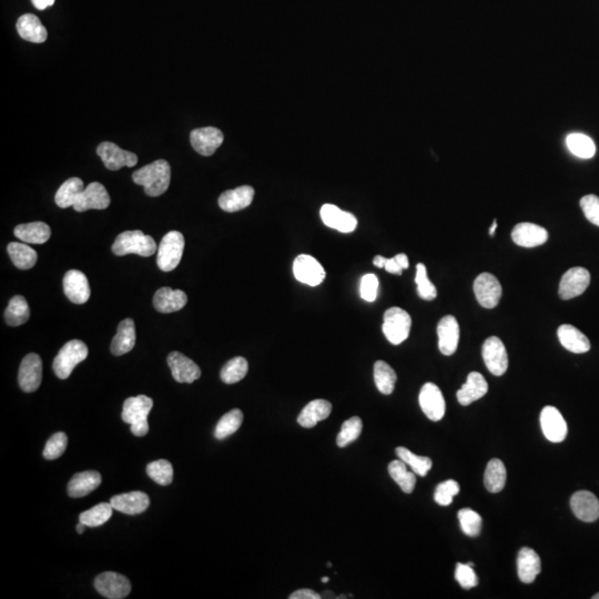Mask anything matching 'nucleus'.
<instances>
[{
	"label": "nucleus",
	"instance_id": "obj_45",
	"mask_svg": "<svg viewBox=\"0 0 599 599\" xmlns=\"http://www.w3.org/2000/svg\"><path fill=\"white\" fill-rule=\"evenodd\" d=\"M243 413L239 409L233 410L228 412L227 414H224L221 417V420L219 421L214 431V437L217 439H224L233 435V433L238 431L240 426L242 425Z\"/></svg>",
	"mask_w": 599,
	"mask_h": 599
},
{
	"label": "nucleus",
	"instance_id": "obj_60",
	"mask_svg": "<svg viewBox=\"0 0 599 599\" xmlns=\"http://www.w3.org/2000/svg\"><path fill=\"white\" fill-rule=\"evenodd\" d=\"M328 582H329V577L322 578V583H328Z\"/></svg>",
	"mask_w": 599,
	"mask_h": 599
},
{
	"label": "nucleus",
	"instance_id": "obj_62",
	"mask_svg": "<svg viewBox=\"0 0 599 599\" xmlns=\"http://www.w3.org/2000/svg\"><path fill=\"white\" fill-rule=\"evenodd\" d=\"M467 564H469V565H470V566L474 567V564H473V563H467Z\"/></svg>",
	"mask_w": 599,
	"mask_h": 599
},
{
	"label": "nucleus",
	"instance_id": "obj_10",
	"mask_svg": "<svg viewBox=\"0 0 599 599\" xmlns=\"http://www.w3.org/2000/svg\"><path fill=\"white\" fill-rule=\"evenodd\" d=\"M97 153L105 163L106 168L117 171L124 167H135L138 163V157L133 152L126 151L114 142H103L97 148Z\"/></svg>",
	"mask_w": 599,
	"mask_h": 599
},
{
	"label": "nucleus",
	"instance_id": "obj_42",
	"mask_svg": "<svg viewBox=\"0 0 599 599\" xmlns=\"http://www.w3.org/2000/svg\"><path fill=\"white\" fill-rule=\"evenodd\" d=\"M112 509L110 503H100L88 511L83 512L79 516V522L88 528H98L108 522L112 516Z\"/></svg>",
	"mask_w": 599,
	"mask_h": 599
},
{
	"label": "nucleus",
	"instance_id": "obj_11",
	"mask_svg": "<svg viewBox=\"0 0 599 599\" xmlns=\"http://www.w3.org/2000/svg\"><path fill=\"white\" fill-rule=\"evenodd\" d=\"M482 355L489 372L496 376L505 374L508 369L507 351L500 339L491 337L484 342Z\"/></svg>",
	"mask_w": 599,
	"mask_h": 599
},
{
	"label": "nucleus",
	"instance_id": "obj_27",
	"mask_svg": "<svg viewBox=\"0 0 599 599\" xmlns=\"http://www.w3.org/2000/svg\"><path fill=\"white\" fill-rule=\"evenodd\" d=\"M489 392V384L480 373L471 372L467 376L466 383L457 391V400L463 406L470 405L473 402L483 398Z\"/></svg>",
	"mask_w": 599,
	"mask_h": 599
},
{
	"label": "nucleus",
	"instance_id": "obj_23",
	"mask_svg": "<svg viewBox=\"0 0 599 599\" xmlns=\"http://www.w3.org/2000/svg\"><path fill=\"white\" fill-rule=\"evenodd\" d=\"M571 507L575 516L585 523H593L599 517V500L589 491H580L571 498Z\"/></svg>",
	"mask_w": 599,
	"mask_h": 599
},
{
	"label": "nucleus",
	"instance_id": "obj_26",
	"mask_svg": "<svg viewBox=\"0 0 599 599\" xmlns=\"http://www.w3.org/2000/svg\"><path fill=\"white\" fill-rule=\"evenodd\" d=\"M253 198L254 189L250 185H241L223 192L219 198V205L226 212H237L251 205Z\"/></svg>",
	"mask_w": 599,
	"mask_h": 599
},
{
	"label": "nucleus",
	"instance_id": "obj_46",
	"mask_svg": "<svg viewBox=\"0 0 599 599\" xmlns=\"http://www.w3.org/2000/svg\"><path fill=\"white\" fill-rule=\"evenodd\" d=\"M146 474L161 486H168L174 480V467L167 459H158L146 465Z\"/></svg>",
	"mask_w": 599,
	"mask_h": 599
},
{
	"label": "nucleus",
	"instance_id": "obj_53",
	"mask_svg": "<svg viewBox=\"0 0 599 599\" xmlns=\"http://www.w3.org/2000/svg\"><path fill=\"white\" fill-rule=\"evenodd\" d=\"M455 580L464 589H473L478 584V575L469 564H456Z\"/></svg>",
	"mask_w": 599,
	"mask_h": 599
},
{
	"label": "nucleus",
	"instance_id": "obj_52",
	"mask_svg": "<svg viewBox=\"0 0 599 599\" xmlns=\"http://www.w3.org/2000/svg\"><path fill=\"white\" fill-rule=\"evenodd\" d=\"M459 485L456 480H448L439 484L434 493V500L441 506H448L453 503L454 496L459 493Z\"/></svg>",
	"mask_w": 599,
	"mask_h": 599
},
{
	"label": "nucleus",
	"instance_id": "obj_49",
	"mask_svg": "<svg viewBox=\"0 0 599 599\" xmlns=\"http://www.w3.org/2000/svg\"><path fill=\"white\" fill-rule=\"evenodd\" d=\"M415 282L417 285V294L423 300L431 301L437 296V287L430 281L428 276V270L425 265L419 263L416 265V276Z\"/></svg>",
	"mask_w": 599,
	"mask_h": 599
},
{
	"label": "nucleus",
	"instance_id": "obj_36",
	"mask_svg": "<svg viewBox=\"0 0 599 599\" xmlns=\"http://www.w3.org/2000/svg\"><path fill=\"white\" fill-rule=\"evenodd\" d=\"M11 261L20 270H29L36 264L38 254L24 243L11 242L7 246Z\"/></svg>",
	"mask_w": 599,
	"mask_h": 599
},
{
	"label": "nucleus",
	"instance_id": "obj_12",
	"mask_svg": "<svg viewBox=\"0 0 599 599\" xmlns=\"http://www.w3.org/2000/svg\"><path fill=\"white\" fill-rule=\"evenodd\" d=\"M589 283L591 273L587 269L582 267L569 269L562 278L558 293L563 300H571L583 294L587 290Z\"/></svg>",
	"mask_w": 599,
	"mask_h": 599
},
{
	"label": "nucleus",
	"instance_id": "obj_9",
	"mask_svg": "<svg viewBox=\"0 0 599 599\" xmlns=\"http://www.w3.org/2000/svg\"><path fill=\"white\" fill-rule=\"evenodd\" d=\"M293 273L298 281L310 287L320 285L326 276V270L318 260L307 254H301L294 260Z\"/></svg>",
	"mask_w": 599,
	"mask_h": 599
},
{
	"label": "nucleus",
	"instance_id": "obj_30",
	"mask_svg": "<svg viewBox=\"0 0 599 599\" xmlns=\"http://www.w3.org/2000/svg\"><path fill=\"white\" fill-rule=\"evenodd\" d=\"M101 475L96 471L77 473L70 480L67 491L72 498L87 496L101 484Z\"/></svg>",
	"mask_w": 599,
	"mask_h": 599
},
{
	"label": "nucleus",
	"instance_id": "obj_58",
	"mask_svg": "<svg viewBox=\"0 0 599 599\" xmlns=\"http://www.w3.org/2000/svg\"><path fill=\"white\" fill-rule=\"evenodd\" d=\"M85 528H86V525L83 524V523L79 522V524L77 525V532L79 534H83L85 532Z\"/></svg>",
	"mask_w": 599,
	"mask_h": 599
},
{
	"label": "nucleus",
	"instance_id": "obj_56",
	"mask_svg": "<svg viewBox=\"0 0 599 599\" xmlns=\"http://www.w3.org/2000/svg\"><path fill=\"white\" fill-rule=\"evenodd\" d=\"M290 599H320L322 598L321 595H319L318 593H315L312 589H298V591H294L292 594L289 596Z\"/></svg>",
	"mask_w": 599,
	"mask_h": 599
},
{
	"label": "nucleus",
	"instance_id": "obj_7",
	"mask_svg": "<svg viewBox=\"0 0 599 599\" xmlns=\"http://www.w3.org/2000/svg\"><path fill=\"white\" fill-rule=\"evenodd\" d=\"M474 293L478 303L485 309H494L502 298V285L496 276L489 272L480 274L474 281Z\"/></svg>",
	"mask_w": 599,
	"mask_h": 599
},
{
	"label": "nucleus",
	"instance_id": "obj_47",
	"mask_svg": "<svg viewBox=\"0 0 599 599\" xmlns=\"http://www.w3.org/2000/svg\"><path fill=\"white\" fill-rule=\"evenodd\" d=\"M363 430V423L357 416L351 417L343 423L341 432L337 434V444L339 448H346L354 441H357Z\"/></svg>",
	"mask_w": 599,
	"mask_h": 599
},
{
	"label": "nucleus",
	"instance_id": "obj_41",
	"mask_svg": "<svg viewBox=\"0 0 599 599\" xmlns=\"http://www.w3.org/2000/svg\"><path fill=\"white\" fill-rule=\"evenodd\" d=\"M567 148L573 155L580 159H591L596 153V146L589 135L572 133L566 139Z\"/></svg>",
	"mask_w": 599,
	"mask_h": 599
},
{
	"label": "nucleus",
	"instance_id": "obj_34",
	"mask_svg": "<svg viewBox=\"0 0 599 599\" xmlns=\"http://www.w3.org/2000/svg\"><path fill=\"white\" fill-rule=\"evenodd\" d=\"M16 238L22 242L31 244H42L49 240L51 230L44 222H31V223L19 224L15 228Z\"/></svg>",
	"mask_w": 599,
	"mask_h": 599
},
{
	"label": "nucleus",
	"instance_id": "obj_44",
	"mask_svg": "<svg viewBox=\"0 0 599 599\" xmlns=\"http://www.w3.org/2000/svg\"><path fill=\"white\" fill-rule=\"evenodd\" d=\"M248 364L244 357H237L228 361L220 372V378L226 384L240 382L248 374Z\"/></svg>",
	"mask_w": 599,
	"mask_h": 599
},
{
	"label": "nucleus",
	"instance_id": "obj_17",
	"mask_svg": "<svg viewBox=\"0 0 599 599\" xmlns=\"http://www.w3.org/2000/svg\"><path fill=\"white\" fill-rule=\"evenodd\" d=\"M190 142L199 155L209 157L221 146L223 142V133L217 128H198L190 133Z\"/></svg>",
	"mask_w": 599,
	"mask_h": 599
},
{
	"label": "nucleus",
	"instance_id": "obj_43",
	"mask_svg": "<svg viewBox=\"0 0 599 599\" xmlns=\"http://www.w3.org/2000/svg\"><path fill=\"white\" fill-rule=\"evenodd\" d=\"M396 455H398V459H402L406 465H410L412 471H413L416 475L422 476V478L428 475V473L430 472V470L432 469V465H433V462H432V459H430V457H426V456L415 455L414 453H412L411 450H407L406 448H403V446H400V448H396Z\"/></svg>",
	"mask_w": 599,
	"mask_h": 599
},
{
	"label": "nucleus",
	"instance_id": "obj_32",
	"mask_svg": "<svg viewBox=\"0 0 599 599\" xmlns=\"http://www.w3.org/2000/svg\"><path fill=\"white\" fill-rule=\"evenodd\" d=\"M332 412V404L326 400H314L304 406L298 415V423L302 428H314L319 422L324 421L330 416Z\"/></svg>",
	"mask_w": 599,
	"mask_h": 599
},
{
	"label": "nucleus",
	"instance_id": "obj_48",
	"mask_svg": "<svg viewBox=\"0 0 599 599\" xmlns=\"http://www.w3.org/2000/svg\"><path fill=\"white\" fill-rule=\"evenodd\" d=\"M459 521L461 524L462 530L465 535L471 537H476L480 535L483 521L480 514L473 511L471 508H463L459 512Z\"/></svg>",
	"mask_w": 599,
	"mask_h": 599
},
{
	"label": "nucleus",
	"instance_id": "obj_13",
	"mask_svg": "<svg viewBox=\"0 0 599 599\" xmlns=\"http://www.w3.org/2000/svg\"><path fill=\"white\" fill-rule=\"evenodd\" d=\"M421 409L426 416L434 422L442 420L445 415L444 396L441 389L434 383H426L421 389L420 396H419Z\"/></svg>",
	"mask_w": 599,
	"mask_h": 599
},
{
	"label": "nucleus",
	"instance_id": "obj_4",
	"mask_svg": "<svg viewBox=\"0 0 599 599\" xmlns=\"http://www.w3.org/2000/svg\"><path fill=\"white\" fill-rule=\"evenodd\" d=\"M88 357V348L83 341L72 340L61 348L53 360V369L61 380L69 378L72 371Z\"/></svg>",
	"mask_w": 599,
	"mask_h": 599
},
{
	"label": "nucleus",
	"instance_id": "obj_24",
	"mask_svg": "<svg viewBox=\"0 0 599 599\" xmlns=\"http://www.w3.org/2000/svg\"><path fill=\"white\" fill-rule=\"evenodd\" d=\"M110 504L114 509L127 515L144 513L150 505L149 496L144 491H130L126 494L111 497Z\"/></svg>",
	"mask_w": 599,
	"mask_h": 599
},
{
	"label": "nucleus",
	"instance_id": "obj_20",
	"mask_svg": "<svg viewBox=\"0 0 599 599\" xmlns=\"http://www.w3.org/2000/svg\"><path fill=\"white\" fill-rule=\"evenodd\" d=\"M64 291L67 298L76 304L86 303L92 294L87 276L78 270H70L65 274Z\"/></svg>",
	"mask_w": 599,
	"mask_h": 599
},
{
	"label": "nucleus",
	"instance_id": "obj_55",
	"mask_svg": "<svg viewBox=\"0 0 599 599\" xmlns=\"http://www.w3.org/2000/svg\"><path fill=\"white\" fill-rule=\"evenodd\" d=\"M378 279L376 274H365L361 280L360 293L363 300L367 302L376 301L378 296Z\"/></svg>",
	"mask_w": 599,
	"mask_h": 599
},
{
	"label": "nucleus",
	"instance_id": "obj_33",
	"mask_svg": "<svg viewBox=\"0 0 599 599\" xmlns=\"http://www.w3.org/2000/svg\"><path fill=\"white\" fill-rule=\"evenodd\" d=\"M135 346V326L133 319H126L118 326L116 337L111 343V353L120 357L129 353Z\"/></svg>",
	"mask_w": 599,
	"mask_h": 599
},
{
	"label": "nucleus",
	"instance_id": "obj_21",
	"mask_svg": "<svg viewBox=\"0 0 599 599\" xmlns=\"http://www.w3.org/2000/svg\"><path fill=\"white\" fill-rule=\"evenodd\" d=\"M512 239L517 246L523 248H535L547 242L548 233L541 226L523 222L514 227L512 231Z\"/></svg>",
	"mask_w": 599,
	"mask_h": 599
},
{
	"label": "nucleus",
	"instance_id": "obj_50",
	"mask_svg": "<svg viewBox=\"0 0 599 599\" xmlns=\"http://www.w3.org/2000/svg\"><path fill=\"white\" fill-rule=\"evenodd\" d=\"M373 263L378 268H384L389 273L398 274L400 276L403 270L409 268V259L405 253H400L395 255L392 259H387L382 255H376L373 260Z\"/></svg>",
	"mask_w": 599,
	"mask_h": 599
},
{
	"label": "nucleus",
	"instance_id": "obj_19",
	"mask_svg": "<svg viewBox=\"0 0 599 599\" xmlns=\"http://www.w3.org/2000/svg\"><path fill=\"white\" fill-rule=\"evenodd\" d=\"M439 335V348L441 353L446 357L453 355L457 350L459 341V322L453 315H445L437 326Z\"/></svg>",
	"mask_w": 599,
	"mask_h": 599
},
{
	"label": "nucleus",
	"instance_id": "obj_61",
	"mask_svg": "<svg viewBox=\"0 0 599 599\" xmlns=\"http://www.w3.org/2000/svg\"><path fill=\"white\" fill-rule=\"evenodd\" d=\"M593 599H599V593L598 594L594 595V596L591 597Z\"/></svg>",
	"mask_w": 599,
	"mask_h": 599
},
{
	"label": "nucleus",
	"instance_id": "obj_38",
	"mask_svg": "<svg viewBox=\"0 0 599 599\" xmlns=\"http://www.w3.org/2000/svg\"><path fill=\"white\" fill-rule=\"evenodd\" d=\"M389 473L391 478L394 480L395 483L400 486V489L406 493L411 494L412 491H414L415 485H416V476L414 472H410L406 467L405 463L402 459H395L391 462L389 465Z\"/></svg>",
	"mask_w": 599,
	"mask_h": 599
},
{
	"label": "nucleus",
	"instance_id": "obj_40",
	"mask_svg": "<svg viewBox=\"0 0 599 599\" xmlns=\"http://www.w3.org/2000/svg\"><path fill=\"white\" fill-rule=\"evenodd\" d=\"M398 380L396 373L387 362L378 361L374 364V382L378 391L384 395L392 394Z\"/></svg>",
	"mask_w": 599,
	"mask_h": 599
},
{
	"label": "nucleus",
	"instance_id": "obj_54",
	"mask_svg": "<svg viewBox=\"0 0 599 599\" xmlns=\"http://www.w3.org/2000/svg\"><path fill=\"white\" fill-rule=\"evenodd\" d=\"M580 208L591 223L599 227V198L595 194H589L580 200Z\"/></svg>",
	"mask_w": 599,
	"mask_h": 599
},
{
	"label": "nucleus",
	"instance_id": "obj_29",
	"mask_svg": "<svg viewBox=\"0 0 599 599\" xmlns=\"http://www.w3.org/2000/svg\"><path fill=\"white\" fill-rule=\"evenodd\" d=\"M557 335L562 346L573 353H586L591 350V342L587 337L571 324L559 326Z\"/></svg>",
	"mask_w": 599,
	"mask_h": 599
},
{
	"label": "nucleus",
	"instance_id": "obj_57",
	"mask_svg": "<svg viewBox=\"0 0 599 599\" xmlns=\"http://www.w3.org/2000/svg\"><path fill=\"white\" fill-rule=\"evenodd\" d=\"M55 1L56 0H31L35 8L38 9V10H44L48 7H51Z\"/></svg>",
	"mask_w": 599,
	"mask_h": 599
},
{
	"label": "nucleus",
	"instance_id": "obj_59",
	"mask_svg": "<svg viewBox=\"0 0 599 599\" xmlns=\"http://www.w3.org/2000/svg\"><path fill=\"white\" fill-rule=\"evenodd\" d=\"M497 228V221L496 219H495L494 222H493V226H491V229H489V235H494L495 231H496Z\"/></svg>",
	"mask_w": 599,
	"mask_h": 599
},
{
	"label": "nucleus",
	"instance_id": "obj_22",
	"mask_svg": "<svg viewBox=\"0 0 599 599\" xmlns=\"http://www.w3.org/2000/svg\"><path fill=\"white\" fill-rule=\"evenodd\" d=\"M320 214L326 227L340 233H353L357 226V219L352 213L342 211L335 205H324L321 208Z\"/></svg>",
	"mask_w": 599,
	"mask_h": 599
},
{
	"label": "nucleus",
	"instance_id": "obj_18",
	"mask_svg": "<svg viewBox=\"0 0 599 599\" xmlns=\"http://www.w3.org/2000/svg\"><path fill=\"white\" fill-rule=\"evenodd\" d=\"M167 362L171 370L172 376L179 383H194L201 376L200 367L192 360L180 352H171L169 354Z\"/></svg>",
	"mask_w": 599,
	"mask_h": 599
},
{
	"label": "nucleus",
	"instance_id": "obj_39",
	"mask_svg": "<svg viewBox=\"0 0 599 599\" xmlns=\"http://www.w3.org/2000/svg\"><path fill=\"white\" fill-rule=\"evenodd\" d=\"M31 318V310L26 298L22 296H15L9 301L6 309L5 320L10 326H19L26 323Z\"/></svg>",
	"mask_w": 599,
	"mask_h": 599
},
{
	"label": "nucleus",
	"instance_id": "obj_37",
	"mask_svg": "<svg viewBox=\"0 0 599 599\" xmlns=\"http://www.w3.org/2000/svg\"><path fill=\"white\" fill-rule=\"evenodd\" d=\"M506 467L500 459H493L486 466L484 484L487 491L491 493H500L505 487Z\"/></svg>",
	"mask_w": 599,
	"mask_h": 599
},
{
	"label": "nucleus",
	"instance_id": "obj_8",
	"mask_svg": "<svg viewBox=\"0 0 599 599\" xmlns=\"http://www.w3.org/2000/svg\"><path fill=\"white\" fill-rule=\"evenodd\" d=\"M94 587L100 595L109 599L126 598L131 591L130 580L124 575L114 572L98 575Z\"/></svg>",
	"mask_w": 599,
	"mask_h": 599
},
{
	"label": "nucleus",
	"instance_id": "obj_31",
	"mask_svg": "<svg viewBox=\"0 0 599 599\" xmlns=\"http://www.w3.org/2000/svg\"><path fill=\"white\" fill-rule=\"evenodd\" d=\"M17 31L24 40L42 44L48 37L47 29L44 27L38 17L33 14L22 15L17 22Z\"/></svg>",
	"mask_w": 599,
	"mask_h": 599
},
{
	"label": "nucleus",
	"instance_id": "obj_28",
	"mask_svg": "<svg viewBox=\"0 0 599 599\" xmlns=\"http://www.w3.org/2000/svg\"><path fill=\"white\" fill-rule=\"evenodd\" d=\"M188 296L183 291L172 290L170 287H161L155 292L153 305L158 312H177L185 307Z\"/></svg>",
	"mask_w": 599,
	"mask_h": 599
},
{
	"label": "nucleus",
	"instance_id": "obj_3",
	"mask_svg": "<svg viewBox=\"0 0 599 599\" xmlns=\"http://www.w3.org/2000/svg\"><path fill=\"white\" fill-rule=\"evenodd\" d=\"M157 250L155 240L140 230L120 233L112 244V252L124 257L127 254H138L140 257H151Z\"/></svg>",
	"mask_w": 599,
	"mask_h": 599
},
{
	"label": "nucleus",
	"instance_id": "obj_2",
	"mask_svg": "<svg viewBox=\"0 0 599 599\" xmlns=\"http://www.w3.org/2000/svg\"><path fill=\"white\" fill-rule=\"evenodd\" d=\"M153 406V400L146 395H138L124 400L122 421L130 425L135 437H142L149 432L148 415Z\"/></svg>",
	"mask_w": 599,
	"mask_h": 599
},
{
	"label": "nucleus",
	"instance_id": "obj_15",
	"mask_svg": "<svg viewBox=\"0 0 599 599\" xmlns=\"http://www.w3.org/2000/svg\"><path fill=\"white\" fill-rule=\"evenodd\" d=\"M541 426L545 437L552 443L563 442L568 433L566 421L554 406H545L541 411Z\"/></svg>",
	"mask_w": 599,
	"mask_h": 599
},
{
	"label": "nucleus",
	"instance_id": "obj_51",
	"mask_svg": "<svg viewBox=\"0 0 599 599\" xmlns=\"http://www.w3.org/2000/svg\"><path fill=\"white\" fill-rule=\"evenodd\" d=\"M67 445H68V437L64 432L53 434L44 446V453H42L44 459L48 461L59 459L66 452Z\"/></svg>",
	"mask_w": 599,
	"mask_h": 599
},
{
	"label": "nucleus",
	"instance_id": "obj_14",
	"mask_svg": "<svg viewBox=\"0 0 599 599\" xmlns=\"http://www.w3.org/2000/svg\"><path fill=\"white\" fill-rule=\"evenodd\" d=\"M42 380V361L38 354L31 353L22 361L18 374L20 389L33 393L40 387Z\"/></svg>",
	"mask_w": 599,
	"mask_h": 599
},
{
	"label": "nucleus",
	"instance_id": "obj_1",
	"mask_svg": "<svg viewBox=\"0 0 599 599\" xmlns=\"http://www.w3.org/2000/svg\"><path fill=\"white\" fill-rule=\"evenodd\" d=\"M133 180L135 185L144 187L146 196H159L168 190L171 168L168 161L160 159L133 172Z\"/></svg>",
	"mask_w": 599,
	"mask_h": 599
},
{
	"label": "nucleus",
	"instance_id": "obj_16",
	"mask_svg": "<svg viewBox=\"0 0 599 599\" xmlns=\"http://www.w3.org/2000/svg\"><path fill=\"white\" fill-rule=\"evenodd\" d=\"M110 196L105 187L99 183H92L87 185L79 196L74 209L77 212H85L90 209L103 210L110 205Z\"/></svg>",
	"mask_w": 599,
	"mask_h": 599
},
{
	"label": "nucleus",
	"instance_id": "obj_25",
	"mask_svg": "<svg viewBox=\"0 0 599 599\" xmlns=\"http://www.w3.org/2000/svg\"><path fill=\"white\" fill-rule=\"evenodd\" d=\"M541 557L530 547H523L517 556V573L521 582L532 584L541 574Z\"/></svg>",
	"mask_w": 599,
	"mask_h": 599
},
{
	"label": "nucleus",
	"instance_id": "obj_6",
	"mask_svg": "<svg viewBox=\"0 0 599 599\" xmlns=\"http://www.w3.org/2000/svg\"><path fill=\"white\" fill-rule=\"evenodd\" d=\"M411 326L412 319L405 310L393 307L384 313L382 330L387 340L394 346H398L409 337Z\"/></svg>",
	"mask_w": 599,
	"mask_h": 599
},
{
	"label": "nucleus",
	"instance_id": "obj_35",
	"mask_svg": "<svg viewBox=\"0 0 599 599\" xmlns=\"http://www.w3.org/2000/svg\"><path fill=\"white\" fill-rule=\"evenodd\" d=\"M83 190H85V185L83 180L79 178H70L65 181L57 191L55 196L56 205L61 209L74 207Z\"/></svg>",
	"mask_w": 599,
	"mask_h": 599
},
{
	"label": "nucleus",
	"instance_id": "obj_5",
	"mask_svg": "<svg viewBox=\"0 0 599 599\" xmlns=\"http://www.w3.org/2000/svg\"><path fill=\"white\" fill-rule=\"evenodd\" d=\"M185 237L179 231H170L163 237L158 248L157 264L163 272H170L177 268L183 259Z\"/></svg>",
	"mask_w": 599,
	"mask_h": 599
}]
</instances>
